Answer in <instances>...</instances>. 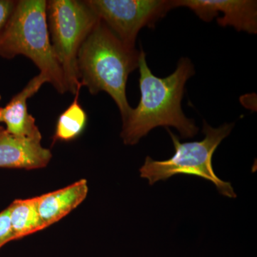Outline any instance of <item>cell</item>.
Masks as SVG:
<instances>
[{
	"label": "cell",
	"instance_id": "6da1fadb",
	"mask_svg": "<svg viewBox=\"0 0 257 257\" xmlns=\"http://www.w3.org/2000/svg\"><path fill=\"white\" fill-rule=\"evenodd\" d=\"M140 102L122 121L121 137L125 145H135L157 126H172L182 138H192L199 128L182 109L186 82L195 74L188 58L179 60L175 72L165 78L154 75L146 61V54L140 51Z\"/></svg>",
	"mask_w": 257,
	"mask_h": 257
},
{
	"label": "cell",
	"instance_id": "7a4b0ae2",
	"mask_svg": "<svg viewBox=\"0 0 257 257\" xmlns=\"http://www.w3.org/2000/svg\"><path fill=\"white\" fill-rule=\"evenodd\" d=\"M140 57V51L126 46L100 20L79 49V82L92 95L107 93L119 108L122 121L133 109L126 98V83L138 68Z\"/></svg>",
	"mask_w": 257,
	"mask_h": 257
},
{
	"label": "cell",
	"instance_id": "3957f363",
	"mask_svg": "<svg viewBox=\"0 0 257 257\" xmlns=\"http://www.w3.org/2000/svg\"><path fill=\"white\" fill-rule=\"evenodd\" d=\"M45 0H20L0 35V56L28 57L61 94L68 92L63 72L51 46Z\"/></svg>",
	"mask_w": 257,
	"mask_h": 257
},
{
	"label": "cell",
	"instance_id": "277c9868",
	"mask_svg": "<svg viewBox=\"0 0 257 257\" xmlns=\"http://www.w3.org/2000/svg\"><path fill=\"white\" fill-rule=\"evenodd\" d=\"M233 126V124H224L219 127L213 128L204 121V138L201 141L184 143H181L179 138L167 128L175 147V154L165 161H155L147 157L140 168V176L148 179L150 185L159 181L167 180L172 176H196L210 181L225 197L236 198V194L230 182L219 179L212 167L214 152L231 133Z\"/></svg>",
	"mask_w": 257,
	"mask_h": 257
},
{
	"label": "cell",
	"instance_id": "5b68a950",
	"mask_svg": "<svg viewBox=\"0 0 257 257\" xmlns=\"http://www.w3.org/2000/svg\"><path fill=\"white\" fill-rule=\"evenodd\" d=\"M46 14L51 46L63 72L67 91L75 94L80 82L79 49L99 19L86 1L50 0Z\"/></svg>",
	"mask_w": 257,
	"mask_h": 257
},
{
	"label": "cell",
	"instance_id": "8992f818",
	"mask_svg": "<svg viewBox=\"0 0 257 257\" xmlns=\"http://www.w3.org/2000/svg\"><path fill=\"white\" fill-rule=\"evenodd\" d=\"M97 18L130 48H135L139 32L154 27L170 10L173 1L168 0H87Z\"/></svg>",
	"mask_w": 257,
	"mask_h": 257
},
{
	"label": "cell",
	"instance_id": "52a82bcc",
	"mask_svg": "<svg viewBox=\"0 0 257 257\" xmlns=\"http://www.w3.org/2000/svg\"><path fill=\"white\" fill-rule=\"evenodd\" d=\"M174 8L185 7L204 22L217 18L220 26L233 27L239 32H257V2L253 0H173Z\"/></svg>",
	"mask_w": 257,
	"mask_h": 257
},
{
	"label": "cell",
	"instance_id": "ba28073f",
	"mask_svg": "<svg viewBox=\"0 0 257 257\" xmlns=\"http://www.w3.org/2000/svg\"><path fill=\"white\" fill-rule=\"evenodd\" d=\"M49 83L45 75L39 74L28 83L25 88L12 98L5 107L0 108V122L5 123L6 130L18 138L41 142L42 134L36 121L29 113L28 100Z\"/></svg>",
	"mask_w": 257,
	"mask_h": 257
},
{
	"label": "cell",
	"instance_id": "9c48e42d",
	"mask_svg": "<svg viewBox=\"0 0 257 257\" xmlns=\"http://www.w3.org/2000/svg\"><path fill=\"white\" fill-rule=\"evenodd\" d=\"M41 142L15 137L0 126V167L31 170L47 167L52 159Z\"/></svg>",
	"mask_w": 257,
	"mask_h": 257
},
{
	"label": "cell",
	"instance_id": "30bf717a",
	"mask_svg": "<svg viewBox=\"0 0 257 257\" xmlns=\"http://www.w3.org/2000/svg\"><path fill=\"white\" fill-rule=\"evenodd\" d=\"M87 182L80 179L64 188L37 197V209L44 227L60 221L87 197Z\"/></svg>",
	"mask_w": 257,
	"mask_h": 257
},
{
	"label": "cell",
	"instance_id": "8fae6325",
	"mask_svg": "<svg viewBox=\"0 0 257 257\" xmlns=\"http://www.w3.org/2000/svg\"><path fill=\"white\" fill-rule=\"evenodd\" d=\"M8 209L15 239H21L45 229L37 209L36 197L17 199Z\"/></svg>",
	"mask_w": 257,
	"mask_h": 257
},
{
	"label": "cell",
	"instance_id": "7c38bea8",
	"mask_svg": "<svg viewBox=\"0 0 257 257\" xmlns=\"http://www.w3.org/2000/svg\"><path fill=\"white\" fill-rule=\"evenodd\" d=\"M82 87L80 83L74 94V101L59 116L53 136V143L57 141H73L85 130L87 124V114L79 102V93Z\"/></svg>",
	"mask_w": 257,
	"mask_h": 257
},
{
	"label": "cell",
	"instance_id": "4fadbf2b",
	"mask_svg": "<svg viewBox=\"0 0 257 257\" xmlns=\"http://www.w3.org/2000/svg\"><path fill=\"white\" fill-rule=\"evenodd\" d=\"M13 240L15 239L10 224V211L8 207L0 212V248Z\"/></svg>",
	"mask_w": 257,
	"mask_h": 257
},
{
	"label": "cell",
	"instance_id": "5bb4252c",
	"mask_svg": "<svg viewBox=\"0 0 257 257\" xmlns=\"http://www.w3.org/2000/svg\"><path fill=\"white\" fill-rule=\"evenodd\" d=\"M18 3L16 0H0V35L8 26Z\"/></svg>",
	"mask_w": 257,
	"mask_h": 257
},
{
	"label": "cell",
	"instance_id": "9a60e30c",
	"mask_svg": "<svg viewBox=\"0 0 257 257\" xmlns=\"http://www.w3.org/2000/svg\"><path fill=\"white\" fill-rule=\"evenodd\" d=\"M1 99H2V96H1V95H0V100H1Z\"/></svg>",
	"mask_w": 257,
	"mask_h": 257
}]
</instances>
